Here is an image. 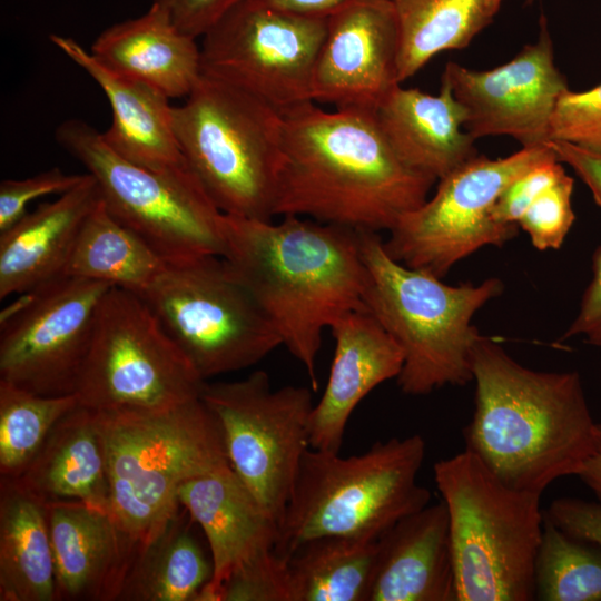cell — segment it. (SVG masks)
<instances>
[{"instance_id": "obj_1", "label": "cell", "mask_w": 601, "mask_h": 601, "mask_svg": "<svg viewBox=\"0 0 601 601\" xmlns=\"http://www.w3.org/2000/svg\"><path fill=\"white\" fill-rule=\"evenodd\" d=\"M280 114L275 216L390 231L428 198L436 180L401 160L373 111L307 101Z\"/></svg>"}, {"instance_id": "obj_7", "label": "cell", "mask_w": 601, "mask_h": 601, "mask_svg": "<svg viewBox=\"0 0 601 601\" xmlns=\"http://www.w3.org/2000/svg\"><path fill=\"white\" fill-rule=\"evenodd\" d=\"M433 472L449 515L457 601L535 600L541 494L510 487L466 450Z\"/></svg>"}, {"instance_id": "obj_21", "label": "cell", "mask_w": 601, "mask_h": 601, "mask_svg": "<svg viewBox=\"0 0 601 601\" xmlns=\"http://www.w3.org/2000/svg\"><path fill=\"white\" fill-rule=\"evenodd\" d=\"M367 601H457L443 502L406 515L377 540Z\"/></svg>"}, {"instance_id": "obj_11", "label": "cell", "mask_w": 601, "mask_h": 601, "mask_svg": "<svg viewBox=\"0 0 601 601\" xmlns=\"http://www.w3.org/2000/svg\"><path fill=\"white\" fill-rule=\"evenodd\" d=\"M138 296L205 381L250 367L282 345L272 322L220 256L168 263Z\"/></svg>"}, {"instance_id": "obj_17", "label": "cell", "mask_w": 601, "mask_h": 601, "mask_svg": "<svg viewBox=\"0 0 601 601\" xmlns=\"http://www.w3.org/2000/svg\"><path fill=\"white\" fill-rule=\"evenodd\" d=\"M395 0H349L327 18L313 77V101L374 111L397 85Z\"/></svg>"}, {"instance_id": "obj_15", "label": "cell", "mask_w": 601, "mask_h": 601, "mask_svg": "<svg viewBox=\"0 0 601 601\" xmlns=\"http://www.w3.org/2000/svg\"><path fill=\"white\" fill-rule=\"evenodd\" d=\"M110 287L61 276L3 308L0 380L46 396L76 394L98 308Z\"/></svg>"}, {"instance_id": "obj_38", "label": "cell", "mask_w": 601, "mask_h": 601, "mask_svg": "<svg viewBox=\"0 0 601 601\" xmlns=\"http://www.w3.org/2000/svg\"><path fill=\"white\" fill-rule=\"evenodd\" d=\"M564 171L562 162L559 159H552L519 176L497 198L493 208L495 220L501 224L518 225L533 200Z\"/></svg>"}, {"instance_id": "obj_19", "label": "cell", "mask_w": 601, "mask_h": 601, "mask_svg": "<svg viewBox=\"0 0 601 601\" xmlns=\"http://www.w3.org/2000/svg\"><path fill=\"white\" fill-rule=\"evenodd\" d=\"M46 508L57 601H118L140 548L105 509L81 502Z\"/></svg>"}, {"instance_id": "obj_12", "label": "cell", "mask_w": 601, "mask_h": 601, "mask_svg": "<svg viewBox=\"0 0 601 601\" xmlns=\"http://www.w3.org/2000/svg\"><path fill=\"white\" fill-rule=\"evenodd\" d=\"M552 159L558 157L548 142L504 158L474 156L439 179L433 197L398 219L385 249L401 264L443 278L482 247L503 246L518 234V225L495 220L497 198L519 176Z\"/></svg>"}, {"instance_id": "obj_9", "label": "cell", "mask_w": 601, "mask_h": 601, "mask_svg": "<svg viewBox=\"0 0 601 601\" xmlns=\"http://www.w3.org/2000/svg\"><path fill=\"white\" fill-rule=\"evenodd\" d=\"M55 138L92 176L110 215L165 260L223 255L224 213L188 165L155 170L132 162L80 119L62 121Z\"/></svg>"}, {"instance_id": "obj_2", "label": "cell", "mask_w": 601, "mask_h": 601, "mask_svg": "<svg viewBox=\"0 0 601 601\" xmlns=\"http://www.w3.org/2000/svg\"><path fill=\"white\" fill-rule=\"evenodd\" d=\"M262 220L223 215L228 273L252 295L277 331L282 345L318 388L322 334L344 314L366 309L367 270L358 231L283 216Z\"/></svg>"}, {"instance_id": "obj_32", "label": "cell", "mask_w": 601, "mask_h": 601, "mask_svg": "<svg viewBox=\"0 0 601 601\" xmlns=\"http://www.w3.org/2000/svg\"><path fill=\"white\" fill-rule=\"evenodd\" d=\"M77 394L46 396L0 380V476L18 479Z\"/></svg>"}, {"instance_id": "obj_8", "label": "cell", "mask_w": 601, "mask_h": 601, "mask_svg": "<svg viewBox=\"0 0 601 601\" xmlns=\"http://www.w3.org/2000/svg\"><path fill=\"white\" fill-rule=\"evenodd\" d=\"M173 119L186 164L217 208L227 215L273 219L280 111L201 75L185 102L173 108Z\"/></svg>"}, {"instance_id": "obj_6", "label": "cell", "mask_w": 601, "mask_h": 601, "mask_svg": "<svg viewBox=\"0 0 601 601\" xmlns=\"http://www.w3.org/2000/svg\"><path fill=\"white\" fill-rule=\"evenodd\" d=\"M425 455L420 434L376 442L345 457L309 449L278 522L276 553L286 558L319 536L378 540L430 504V491L417 482Z\"/></svg>"}, {"instance_id": "obj_24", "label": "cell", "mask_w": 601, "mask_h": 601, "mask_svg": "<svg viewBox=\"0 0 601 601\" xmlns=\"http://www.w3.org/2000/svg\"><path fill=\"white\" fill-rule=\"evenodd\" d=\"M101 197L91 175L0 233V299L63 276L79 231Z\"/></svg>"}, {"instance_id": "obj_22", "label": "cell", "mask_w": 601, "mask_h": 601, "mask_svg": "<svg viewBox=\"0 0 601 601\" xmlns=\"http://www.w3.org/2000/svg\"><path fill=\"white\" fill-rule=\"evenodd\" d=\"M49 39L86 71L107 97L112 119L102 137L116 152L155 170L187 166L176 138L174 106L168 97L108 69L73 38L51 35Z\"/></svg>"}, {"instance_id": "obj_10", "label": "cell", "mask_w": 601, "mask_h": 601, "mask_svg": "<svg viewBox=\"0 0 601 601\" xmlns=\"http://www.w3.org/2000/svg\"><path fill=\"white\" fill-rule=\"evenodd\" d=\"M205 380L138 295L101 299L76 394L97 412H158L199 398Z\"/></svg>"}, {"instance_id": "obj_5", "label": "cell", "mask_w": 601, "mask_h": 601, "mask_svg": "<svg viewBox=\"0 0 601 601\" xmlns=\"http://www.w3.org/2000/svg\"><path fill=\"white\" fill-rule=\"evenodd\" d=\"M95 412L107 454L108 511L141 549L180 511L183 484L229 464L220 427L201 397L158 412Z\"/></svg>"}, {"instance_id": "obj_39", "label": "cell", "mask_w": 601, "mask_h": 601, "mask_svg": "<svg viewBox=\"0 0 601 601\" xmlns=\"http://www.w3.org/2000/svg\"><path fill=\"white\" fill-rule=\"evenodd\" d=\"M545 518L570 536L601 548V504L578 497H558Z\"/></svg>"}, {"instance_id": "obj_14", "label": "cell", "mask_w": 601, "mask_h": 601, "mask_svg": "<svg viewBox=\"0 0 601 601\" xmlns=\"http://www.w3.org/2000/svg\"><path fill=\"white\" fill-rule=\"evenodd\" d=\"M327 18L240 0L201 37L203 75L279 111L313 101L314 69Z\"/></svg>"}, {"instance_id": "obj_42", "label": "cell", "mask_w": 601, "mask_h": 601, "mask_svg": "<svg viewBox=\"0 0 601 601\" xmlns=\"http://www.w3.org/2000/svg\"><path fill=\"white\" fill-rule=\"evenodd\" d=\"M548 144L558 159L562 164H568L584 181L595 203L601 207V152L560 140H550Z\"/></svg>"}, {"instance_id": "obj_27", "label": "cell", "mask_w": 601, "mask_h": 601, "mask_svg": "<svg viewBox=\"0 0 601 601\" xmlns=\"http://www.w3.org/2000/svg\"><path fill=\"white\" fill-rule=\"evenodd\" d=\"M0 601H57L46 504L0 477Z\"/></svg>"}, {"instance_id": "obj_20", "label": "cell", "mask_w": 601, "mask_h": 601, "mask_svg": "<svg viewBox=\"0 0 601 601\" xmlns=\"http://www.w3.org/2000/svg\"><path fill=\"white\" fill-rule=\"evenodd\" d=\"M329 328L334 356L325 390L312 411L309 444L339 453L351 415L376 386L398 376L404 355L367 309L348 312Z\"/></svg>"}, {"instance_id": "obj_40", "label": "cell", "mask_w": 601, "mask_h": 601, "mask_svg": "<svg viewBox=\"0 0 601 601\" xmlns=\"http://www.w3.org/2000/svg\"><path fill=\"white\" fill-rule=\"evenodd\" d=\"M240 0H152L181 32L203 37Z\"/></svg>"}, {"instance_id": "obj_23", "label": "cell", "mask_w": 601, "mask_h": 601, "mask_svg": "<svg viewBox=\"0 0 601 601\" xmlns=\"http://www.w3.org/2000/svg\"><path fill=\"white\" fill-rule=\"evenodd\" d=\"M437 95L395 86L377 105L375 120L408 167L435 180L476 156L466 112L442 78Z\"/></svg>"}, {"instance_id": "obj_28", "label": "cell", "mask_w": 601, "mask_h": 601, "mask_svg": "<svg viewBox=\"0 0 601 601\" xmlns=\"http://www.w3.org/2000/svg\"><path fill=\"white\" fill-rule=\"evenodd\" d=\"M167 266V260L114 218L100 200L79 231L63 276L96 280L141 295Z\"/></svg>"}, {"instance_id": "obj_30", "label": "cell", "mask_w": 601, "mask_h": 601, "mask_svg": "<svg viewBox=\"0 0 601 601\" xmlns=\"http://www.w3.org/2000/svg\"><path fill=\"white\" fill-rule=\"evenodd\" d=\"M377 540L319 536L287 558L290 601H367Z\"/></svg>"}, {"instance_id": "obj_31", "label": "cell", "mask_w": 601, "mask_h": 601, "mask_svg": "<svg viewBox=\"0 0 601 601\" xmlns=\"http://www.w3.org/2000/svg\"><path fill=\"white\" fill-rule=\"evenodd\" d=\"M395 6L400 28V83L437 53L467 47L497 13L490 0H395Z\"/></svg>"}, {"instance_id": "obj_43", "label": "cell", "mask_w": 601, "mask_h": 601, "mask_svg": "<svg viewBox=\"0 0 601 601\" xmlns=\"http://www.w3.org/2000/svg\"><path fill=\"white\" fill-rule=\"evenodd\" d=\"M278 10L309 16L328 17L349 0H253Z\"/></svg>"}, {"instance_id": "obj_16", "label": "cell", "mask_w": 601, "mask_h": 601, "mask_svg": "<svg viewBox=\"0 0 601 601\" xmlns=\"http://www.w3.org/2000/svg\"><path fill=\"white\" fill-rule=\"evenodd\" d=\"M444 78L466 112L464 128L475 140L506 135L522 147L550 140L551 119L568 85L554 63L546 18L540 19L536 42L509 62L485 71L446 63Z\"/></svg>"}, {"instance_id": "obj_41", "label": "cell", "mask_w": 601, "mask_h": 601, "mask_svg": "<svg viewBox=\"0 0 601 601\" xmlns=\"http://www.w3.org/2000/svg\"><path fill=\"white\" fill-rule=\"evenodd\" d=\"M583 336L601 348V246L593 254V278L584 292L580 311L563 335V339Z\"/></svg>"}, {"instance_id": "obj_44", "label": "cell", "mask_w": 601, "mask_h": 601, "mask_svg": "<svg viewBox=\"0 0 601 601\" xmlns=\"http://www.w3.org/2000/svg\"><path fill=\"white\" fill-rule=\"evenodd\" d=\"M577 476L590 489L601 504V424H599L598 449Z\"/></svg>"}, {"instance_id": "obj_18", "label": "cell", "mask_w": 601, "mask_h": 601, "mask_svg": "<svg viewBox=\"0 0 601 601\" xmlns=\"http://www.w3.org/2000/svg\"><path fill=\"white\" fill-rule=\"evenodd\" d=\"M178 499L201 528L210 551L211 578L196 601H219L220 589L230 577L276 553L278 521L229 464L183 484Z\"/></svg>"}, {"instance_id": "obj_29", "label": "cell", "mask_w": 601, "mask_h": 601, "mask_svg": "<svg viewBox=\"0 0 601 601\" xmlns=\"http://www.w3.org/2000/svg\"><path fill=\"white\" fill-rule=\"evenodd\" d=\"M186 514L185 509L179 511L139 550L118 601H196L211 578L213 566Z\"/></svg>"}, {"instance_id": "obj_33", "label": "cell", "mask_w": 601, "mask_h": 601, "mask_svg": "<svg viewBox=\"0 0 601 601\" xmlns=\"http://www.w3.org/2000/svg\"><path fill=\"white\" fill-rule=\"evenodd\" d=\"M534 579L535 600L601 601V550L545 518Z\"/></svg>"}, {"instance_id": "obj_25", "label": "cell", "mask_w": 601, "mask_h": 601, "mask_svg": "<svg viewBox=\"0 0 601 601\" xmlns=\"http://www.w3.org/2000/svg\"><path fill=\"white\" fill-rule=\"evenodd\" d=\"M196 40L178 30L151 3L144 14L101 31L89 50L122 77L142 82L169 99L186 98L203 75Z\"/></svg>"}, {"instance_id": "obj_34", "label": "cell", "mask_w": 601, "mask_h": 601, "mask_svg": "<svg viewBox=\"0 0 601 601\" xmlns=\"http://www.w3.org/2000/svg\"><path fill=\"white\" fill-rule=\"evenodd\" d=\"M574 180L565 171L530 205L518 225L539 250L559 249L574 221L572 193Z\"/></svg>"}, {"instance_id": "obj_13", "label": "cell", "mask_w": 601, "mask_h": 601, "mask_svg": "<svg viewBox=\"0 0 601 601\" xmlns=\"http://www.w3.org/2000/svg\"><path fill=\"white\" fill-rule=\"evenodd\" d=\"M313 392L296 385L273 390L262 370L237 381L205 382L201 391L220 427L229 465L278 522L311 449Z\"/></svg>"}, {"instance_id": "obj_36", "label": "cell", "mask_w": 601, "mask_h": 601, "mask_svg": "<svg viewBox=\"0 0 601 601\" xmlns=\"http://www.w3.org/2000/svg\"><path fill=\"white\" fill-rule=\"evenodd\" d=\"M87 174H66L59 167L50 168L23 179H4L0 183V233L18 221L32 200L62 195L78 186Z\"/></svg>"}, {"instance_id": "obj_4", "label": "cell", "mask_w": 601, "mask_h": 601, "mask_svg": "<svg viewBox=\"0 0 601 601\" xmlns=\"http://www.w3.org/2000/svg\"><path fill=\"white\" fill-rule=\"evenodd\" d=\"M358 235L367 270L364 305L402 348L401 391L425 395L473 381V353L482 335L472 318L502 293V282L447 285L395 260L378 233Z\"/></svg>"}, {"instance_id": "obj_35", "label": "cell", "mask_w": 601, "mask_h": 601, "mask_svg": "<svg viewBox=\"0 0 601 601\" xmlns=\"http://www.w3.org/2000/svg\"><path fill=\"white\" fill-rule=\"evenodd\" d=\"M550 140L601 152V83L587 91L568 89L562 93L552 115Z\"/></svg>"}, {"instance_id": "obj_26", "label": "cell", "mask_w": 601, "mask_h": 601, "mask_svg": "<svg viewBox=\"0 0 601 601\" xmlns=\"http://www.w3.org/2000/svg\"><path fill=\"white\" fill-rule=\"evenodd\" d=\"M14 480L45 504L81 502L108 511L107 454L96 412L79 404L63 415Z\"/></svg>"}, {"instance_id": "obj_3", "label": "cell", "mask_w": 601, "mask_h": 601, "mask_svg": "<svg viewBox=\"0 0 601 601\" xmlns=\"http://www.w3.org/2000/svg\"><path fill=\"white\" fill-rule=\"evenodd\" d=\"M475 407L465 450L515 490L541 494L560 477L578 475L599 445L578 372L523 366L482 336L472 361Z\"/></svg>"}, {"instance_id": "obj_46", "label": "cell", "mask_w": 601, "mask_h": 601, "mask_svg": "<svg viewBox=\"0 0 601 601\" xmlns=\"http://www.w3.org/2000/svg\"><path fill=\"white\" fill-rule=\"evenodd\" d=\"M529 1H533V0H529Z\"/></svg>"}, {"instance_id": "obj_45", "label": "cell", "mask_w": 601, "mask_h": 601, "mask_svg": "<svg viewBox=\"0 0 601 601\" xmlns=\"http://www.w3.org/2000/svg\"><path fill=\"white\" fill-rule=\"evenodd\" d=\"M502 0H490L492 8L497 12L500 9Z\"/></svg>"}, {"instance_id": "obj_37", "label": "cell", "mask_w": 601, "mask_h": 601, "mask_svg": "<svg viewBox=\"0 0 601 601\" xmlns=\"http://www.w3.org/2000/svg\"><path fill=\"white\" fill-rule=\"evenodd\" d=\"M219 601H290L287 558L277 553L228 579Z\"/></svg>"}]
</instances>
